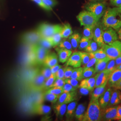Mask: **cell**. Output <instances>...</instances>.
<instances>
[{"label": "cell", "instance_id": "obj_24", "mask_svg": "<svg viewBox=\"0 0 121 121\" xmlns=\"http://www.w3.org/2000/svg\"><path fill=\"white\" fill-rule=\"evenodd\" d=\"M110 60V59L108 57H107L103 59L97 60L95 65L94 68L95 73H98L104 70L106 68V66L108 63V61Z\"/></svg>", "mask_w": 121, "mask_h": 121}, {"label": "cell", "instance_id": "obj_31", "mask_svg": "<svg viewBox=\"0 0 121 121\" xmlns=\"http://www.w3.org/2000/svg\"><path fill=\"white\" fill-rule=\"evenodd\" d=\"M95 26H84L83 36L90 39H93L94 28Z\"/></svg>", "mask_w": 121, "mask_h": 121}, {"label": "cell", "instance_id": "obj_36", "mask_svg": "<svg viewBox=\"0 0 121 121\" xmlns=\"http://www.w3.org/2000/svg\"><path fill=\"white\" fill-rule=\"evenodd\" d=\"M59 96L50 93L45 92L43 95V99L54 104L57 101Z\"/></svg>", "mask_w": 121, "mask_h": 121}, {"label": "cell", "instance_id": "obj_47", "mask_svg": "<svg viewBox=\"0 0 121 121\" xmlns=\"http://www.w3.org/2000/svg\"><path fill=\"white\" fill-rule=\"evenodd\" d=\"M73 68L71 66H65V72H64V78L65 79L70 78L73 71Z\"/></svg>", "mask_w": 121, "mask_h": 121}, {"label": "cell", "instance_id": "obj_19", "mask_svg": "<svg viewBox=\"0 0 121 121\" xmlns=\"http://www.w3.org/2000/svg\"><path fill=\"white\" fill-rule=\"evenodd\" d=\"M51 111V108L42 104H35L33 108V112L38 115H47L49 114Z\"/></svg>", "mask_w": 121, "mask_h": 121}, {"label": "cell", "instance_id": "obj_27", "mask_svg": "<svg viewBox=\"0 0 121 121\" xmlns=\"http://www.w3.org/2000/svg\"><path fill=\"white\" fill-rule=\"evenodd\" d=\"M78 102L76 101H73L69 103L67 105L65 116L67 118H70L73 116Z\"/></svg>", "mask_w": 121, "mask_h": 121}, {"label": "cell", "instance_id": "obj_40", "mask_svg": "<svg viewBox=\"0 0 121 121\" xmlns=\"http://www.w3.org/2000/svg\"><path fill=\"white\" fill-rule=\"evenodd\" d=\"M91 39H88L85 37L82 36L80 39L79 43L78 45V49L80 50L84 49L91 42Z\"/></svg>", "mask_w": 121, "mask_h": 121}, {"label": "cell", "instance_id": "obj_26", "mask_svg": "<svg viewBox=\"0 0 121 121\" xmlns=\"http://www.w3.org/2000/svg\"><path fill=\"white\" fill-rule=\"evenodd\" d=\"M67 108V104H57L54 106L53 109L56 117L62 118L65 115Z\"/></svg>", "mask_w": 121, "mask_h": 121}, {"label": "cell", "instance_id": "obj_13", "mask_svg": "<svg viewBox=\"0 0 121 121\" xmlns=\"http://www.w3.org/2000/svg\"><path fill=\"white\" fill-rule=\"evenodd\" d=\"M77 93L75 91L71 92H63L59 96L58 104H69L76 99Z\"/></svg>", "mask_w": 121, "mask_h": 121}, {"label": "cell", "instance_id": "obj_53", "mask_svg": "<svg viewBox=\"0 0 121 121\" xmlns=\"http://www.w3.org/2000/svg\"><path fill=\"white\" fill-rule=\"evenodd\" d=\"M61 67H62L61 65H59L58 64H57L56 65H54L52 67H50V68L52 73H55Z\"/></svg>", "mask_w": 121, "mask_h": 121}, {"label": "cell", "instance_id": "obj_6", "mask_svg": "<svg viewBox=\"0 0 121 121\" xmlns=\"http://www.w3.org/2000/svg\"><path fill=\"white\" fill-rule=\"evenodd\" d=\"M85 8L99 19L106 11V4L105 2L90 3L86 4Z\"/></svg>", "mask_w": 121, "mask_h": 121}, {"label": "cell", "instance_id": "obj_4", "mask_svg": "<svg viewBox=\"0 0 121 121\" xmlns=\"http://www.w3.org/2000/svg\"><path fill=\"white\" fill-rule=\"evenodd\" d=\"M110 60L115 59L121 55V41L116 40L110 44L104 43L101 47Z\"/></svg>", "mask_w": 121, "mask_h": 121}, {"label": "cell", "instance_id": "obj_17", "mask_svg": "<svg viewBox=\"0 0 121 121\" xmlns=\"http://www.w3.org/2000/svg\"><path fill=\"white\" fill-rule=\"evenodd\" d=\"M96 78V74L94 77L82 79L78 87H83L91 91H92L95 87Z\"/></svg>", "mask_w": 121, "mask_h": 121}, {"label": "cell", "instance_id": "obj_55", "mask_svg": "<svg viewBox=\"0 0 121 121\" xmlns=\"http://www.w3.org/2000/svg\"><path fill=\"white\" fill-rule=\"evenodd\" d=\"M79 91H80V93L83 95H87L89 94V92L91 91L85 88H83V87H80Z\"/></svg>", "mask_w": 121, "mask_h": 121}, {"label": "cell", "instance_id": "obj_56", "mask_svg": "<svg viewBox=\"0 0 121 121\" xmlns=\"http://www.w3.org/2000/svg\"><path fill=\"white\" fill-rule=\"evenodd\" d=\"M121 120V105H118L117 107V120Z\"/></svg>", "mask_w": 121, "mask_h": 121}, {"label": "cell", "instance_id": "obj_29", "mask_svg": "<svg viewBox=\"0 0 121 121\" xmlns=\"http://www.w3.org/2000/svg\"><path fill=\"white\" fill-rule=\"evenodd\" d=\"M73 49H76L78 47V45L81 36L79 33H75L72 34L68 38Z\"/></svg>", "mask_w": 121, "mask_h": 121}, {"label": "cell", "instance_id": "obj_5", "mask_svg": "<svg viewBox=\"0 0 121 121\" xmlns=\"http://www.w3.org/2000/svg\"><path fill=\"white\" fill-rule=\"evenodd\" d=\"M77 18L81 26H95L99 20L92 13L87 10L82 11L79 13Z\"/></svg>", "mask_w": 121, "mask_h": 121}, {"label": "cell", "instance_id": "obj_37", "mask_svg": "<svg viewBox=\"0 0 121 121\" xmlns=\"http://www.w3.org/2000/svg\"><path fill=\"white\" fill-rule=\"evenodd\" d=\"M99 46L98 43L94 40H91L90 43L88 45L86 48L84 49L85 51L87 52H95L99 49Z\"/></svg>", "mask_w": 121, "mask_h": 121}, {"label": "cell", "instance_id": "obj_45", "mask_svg": "<svg viewBox=\"0 0 121 121\" xmlns=\"http://www.w3.org/2000/svg\"><path fill=\"white\" fill-rule=\"evenodd\" d=\"M65 83H68L76 88H78L79 86L78 80L77 79L71 78H68L65 79Z\"/></svg>", "mask_w": 121, "mask_h": 121}, {"label": "cell", "instance_id": "obj_61", "mask_svg": "<svg viewBox=\"0 0 121 121\" xmlns=\"http://www.w3.org/2000/svg\"></svg>", "mask_w": 121, "mask_h": 121}, {"label": "cell", "instance_id": "obj_15", "mask_svg": "<svg viewBox=\"0 0 121 121\" xmlns=\"http://www.w3.org/2000/svg\"><path fill=\"white\" fill-rule=\"evenodd\" d=\"M112 92V89L110 87H108L99 97V102L101 108L104 109L107 107L110 99Z\"/></svg>", "mask_w": 121, "mask_h": 121}, {"label": "cell", "instance_id": "obj_35", "mask_svg": "<svg viewBox=\"0 0 121 121\" xmlns=\"http://www.w3.org/2000/svg\"><path fill=\"white\" fill-rule=\"evenodd\" d=\"M82 68V79L91 77L95 73V69L93 67L88 68Z\"/></svg>", "mask_w": 121, "mask_h": 121}, {"label": "cell", "instance_id": "obj_21", "mask_svg": "<svg viewBox=\"0 0 121 121\" xmlns=\"http://www.w3.org/2000/svg\"><path fill=\"white\" fill-rule=\"evenodd\" d=\"M121 102V93L119 90L115 89L112 91L109 102L107 107L113 106L120 104Z\"/></svg>", "mask_w": 121, "mask_h": 121}, {"label": "cell", "instance_id": "obj_33", "mask_svg": "<svg viewBox=\"0 0 121 121\" xmlns=\"http://www.w3.org/2000/svg\"><path fill=\"white\" fill-rule=\"evenodd\" d=\"M82 71H83L82 67H79L74 68L72 74L70 78L75 79L78 81L82 80Z\"/></svg>", "mask_w": 121, "mask_h": 121}, {"label": "cell", "instance_id": "obj_28", "mask_svg": "<svg viewBox=\"0 0 121 121\" xmlns=\"http://www.w3.org/2000/svg\"><path fill=\"white\" fill-rule=\"evenodd\" d=\"M60 34L62 38H68L73 34L72 27L69 23H66L62 26Z\"/></svg>", "mask_w": 121, "mask_h": 121}, {"label": "cell", "instance_id": "obj_30", "mask_svg": "<svg viewBox=\"0 0 121 121\" xmlns=\"http://www.w3.org/2000/svg\"><path fill=\"white\" fill-rule=\"evenodd\" d=\"M89 53L91 57H94L97 60L103 59L108 57L105 52L104 51V50L101 48L98 49L95 52H89Z\"/></svg>", "mask_w": 121, "mask_h": 121}, {"label": "cell", "instance_id": "obj_8", "mask_svg": "<svg viewBox=\"0 0 121 121\" xmlns=\"http://www.w3.org/2000/svg\"><path fill=\"white\" fill-rule=\"evenodd\" d=\"M41 36L37 30L27 32L23 34L21 36L22 42L27 45H33L38 43Z\"/></svg>", "mask_w": 121, "mask_h": 121}, {"label": "cell", "instance_id": "obj_41", "mask_svg": "<svg viewBox=\"0 0 121 121\" xmlns=\"http://www.w3.org/2000/svg\"><path fill=\"white\" fill-rule=\"evenodd\" d=\"M116 68H117V65L116 64L115 59H111L108 61L105 70L108 72V73L110 74L114 70L116 69Z\"/></svg>", "mask_w": 121, "mask_h": 121}, {"label": "cell", "instance_id": "obj_50", "mask_svg": "<svg viewBox=\"0 0 121 121\" xmlns=\"http://www.w3.org/2000/svg\"><path fill=\"white\" fill-rule=\"evenodd\" d=\"M32 0L34 1L35 3H36L37 4L39 5L41 7H42V8H43L45 10L49 11V10H51L52 9V8L49 7L48 6L44 4L42 0Z\"/></svg>", "mask_w": 121, "mask_h": 121}, {"label": "cell", "instance_id": "obj_51", "mask_svg": "<svg viewBox=\"0 0 121 121\" xmlns=\"http://www.w3.org/2000/svg\"><path fill=\"white\" fill-rule=\"evenodd\" d=\"M97 60L95 58L91 57V58L90 60L89 61V62L86 64V65L83 66V68H88V67H93L94 65H95Z\"/></svg>", "mask_w": 121, "mask_h": 121}, {"label": "cell", "instance_id": "obj_25", "mask_svg": "<svg viewBox=\"0 0 121 121\" xmlns=\"http://www.w3.org/2000/svg\"><path fill=\"white\" fill-rule=\"evenodd\" d=\"M85 109L86 105L84 104H79L76 107L74 115L78 121H82L83 120L85 113Z\"/></svg>", "mask_w": 121, "mask_h": 121}, {"label": "cell", "instance_id": "obj_22", "mask_svg": "<svg viewBox=\"0 0 121 121\" xmlns=\"http://www.w3.org/2000/svg\"><path fill=\"white\" fill-rule=\"evenodd\" d=\"M58 64V56L54 52L48 53L43 61V64L45 66L52 67Z\"/></svg>", "mask_w": 121, "mask_h": 121}, {"label": "cell", "instance_id": "obj_52", "mask_svg": "<svg viewBox=\"0 0 121 121\" xmlns=\"http://www.w3.org/2000/svg\"><path fill=\"white\" fill-rule=\"evenodd\" d=\"M42 0L44 4L50 8L53 7L56 4V1L55 0Z\"/></svg>", "mask_w": 121, "mask_h": 121}, {"label": "cell", "instance_id": "obj_32", "mask_svg": "<svg viewBox=\"0 0 121 121\" xmlns=\"http://www.w3.org/2000/svg\"><path fill=\"white\" fill-rule=\"evenodd\" d=\"M37 44L48 49H49L52 47H53V44L52 43L50 38L41 37V38L39 39Z\"/></svg>", "mask_w": 121, "mask_h": 121}, {"label": "cell", "instance_id": "obj_3", "mask_svg": "<svg viewBox=\"0 0 121 121\" xmlns=\"http://www.w3.org/2000/svg\"><path fill=\"white\" fill-rule=\"evenodd\" d=\"M62 26L59 24L52 25L47 23H42L39 25L36 30L42 37L49 38L57 32L61 30Z\"/></svg>", "mask_w": 121, "mask_h": 121}, {"label": "cell", "instance_id": "obj_42", "mask_svg": "<svg viewBox=\"0 0 121 121\" xmlns=\"http://www.w3.org/2000/svg\"><path fill=\"white\" fill-rule=\"evenodd\" d=\"M82 60V65L84 66L89 62L91 58L89 52H79Z\"/></svg>", "mask_w": 121, "mask_h": 121}, {"label": "cell", "instance_id": "obj_14", "mask_svg": "<svg viewBox=\"0 0 121 121\" xmlns=\"http://www.w3.org/2000/svg\"><path fill=\"white\" fill-rule=\"evenodd\" d=\"M82 65V60L79 52H74L71 54L69 59L67 60L65 66L73 67L77 68L80 67Z\"/></svg>", "mask_w": 121, "mask_h": 121}, {"label": "cell", "instance_id": "obj_60", "mask_svg": "<svg viewBox=\"0 0 121 121\" xmlns=\"http://www.w3.org/2000/svg\"><path fill=\"white\" fill-rule=\"evenodd\" d=\"M116 69H121V64L120 65H119L118 66H117V68Z\"/></svg>", "mask_w": 121, "mask_h": 121}, {"label": "cell", "instance_id": "obj_38", "mask_svg": "<svg viewBox=\"0 0 121 121\" xmlns=\"http://www.w3.org/2000/svg\"><path fill=\"white\" fill-rule=\"evenodd\" d=\"M49 38L53 44V47H55L56 46H58L62 39L60 34V31L55 33Z\"/></svg>", "mask_w": 121, "mask_h": 121}, {"label": "cell", "instance_id": "obj_39", "mask_svg": "<svg viewBox=\"0 0 121 121\" xmlns=\"http://www.w3.org/2000/svg\"><path fill=\"white\" fill-rule=\"evenodd\" d=\"M57 46L58 48H63L70 50H72L73 49L69 40L67 39V38H64L63 39H62Z\"/></svg>", "mask_w": 121, "mask_h": 121}, {"label": "cell", "instance_id": "obj_23", "mask_svg": "<svg viewBox=\"0 0 121 121\" xmlns=\"http://www.w3.org/2000/svg\"><path fill=\"white\" fill-rule=\"evenodd\" d=\"M110 74L105 69L96 74L95 80V87L103 84L104 82L108 80Z\"/></svg>", "mask_w": 121, "mask_h": 121}, {"label": "cell", "instance_id": "obj_59", "mask_svg": "<svg viewBox=\"0 0 121 121\" xmlns=\"http://www.w3.org/2000/svg\"><path fill=\"white\" fill-rule=\"evenodd\" d=\"M117 30V35L118 36V38L120 39L121 41V27Z\"/></svg>", "mask_w": 121, "mask_h": 121}, {"label": "cell", "instance_id": "obj_44", "mask_svg": "<svg viewBox=\"0 0 121 121\" xmlns=\"http://www.w3.org/2000/svg\"><path fill=\"white\" fill-rule=\"evenodd\" d=\"M40 73L43 75L45 80L49 78L52 73L50 68L49 67L45 66H44V67L41 70Z\"/></svg>", "mask_w": 121, "mask_h": 121}, {"label": "cell", "instance_id": "obj_16", "mask_svg": "<svg viewBox=\"0 0 121 121\" xmlns=\"http://www.w3.org/2000/svg\"><path fill=\"white\" fill-rule=\"evenodd\" d=\"M55 49L57 53L58 58L59 61L62 63L66 62L72 53V50L65 48L57 47Z\"/></svg>", "mask_w": 121, "mask_h": 121}, {"label": "cell", "instance_id": "obj_43", "mask_svg": "<svg viewBox=\"0 0 121 121\" xmlns=\"http://www.w3.org/2000/svg\"><path fill=\"white\" fill-rule=\"evenodd\" d=\"M63 89L62 87H52L47 90L45 92L50 93L56 95H60V94L63 92Z\"/></svg>", "mask_w": 121, "mask_h": 121}, {"label": "cell", "instance_id": "obj_58", "mask_svg": "<svg viewBox=\"0 0 121 121\" xmlns=\"http://www.w3.org/2000/svg\"><path fill=\"white\" fill-rule=\"evenodd\" d=\"M115 62H116V64L117 65V66H118L119 65L121 64V55H120L119 56H118L117 58H116L115 59Z\"/></svg>", "mask_w": 121, "mask_h": 121}, {"label": "cell", "instance_id": "obj_34", "mask_svg": "<svg viewBox=\"0 0 121 121\" xmlns=\"http://www.w3.org/2000/svg\"><path fill=\"white\" fill-rule=\"evenodd\" d=\"M56 76L55 73H52L51 76L45 80L43 85V90H47L52 87V85L56 79Z\"/></svg>", "mask_w": 121, "mask_h": 121}, {"label": "cell", "instance_id": "obj_48", "mask_svg": "<svg viewBox=\"0 0 121 121\" xmlns=\"http://www.w3.org/2000/svg\"><path fill=\"white\" fill-rule=\"evenodd\" d=\"M65 67H61L59 69H58L56 72L55 73L56 78H62L64 79V72H65Z\"/></svg>", "mask_w": 121, "mask_h": 121}, {"label": "cell", "instance_id": "obj_10", "mask_svg": "<svg viewBox=\"0 0 121 121\" xmlns=\"http://www.w3.org/2000/svg\"><path fill=\"white\" fill-rule=\"evenodd\" d=\"M103 38L104 43L110 44L117 40L118 36L116 30L112 28L108 27L103 31Z\"/></svg>", "mask_w": 121, "mask_h": 121}, {"label": "cell", "instance_id": "obj_12", "mask_svg": "<svg viewBox=\"0 0 121 121\" xmlns=\"http://www.w3.org/2000/svg\"><path fill=\"white\" fill-rule=\"evenodd\" d=\"M103 26L101 23L98 22L94 28L93 39V40L98 43L99 47H101L104 43L103 38Z\"/></svg>", "mask_w": 121, "mask_h": 121}, {"label": "cell", "instance_id": "obj_49", "mask_svg": "<svg viewBox=\"0 0 121 121\" xmlns=\"http://www.w3.org/2000/svg\"><path fill=\"white\" fill-rule=\"evenodd\" d=\"M63 89V92H71V91H74L76 90L77 88L71 86L68 83H65V85L62 87Z\"/></svg>", "mask_w": 121, "mask_h": 121}, {"label": "cell", "instance_id": "obj_7", "mask_svg": "<svg viewBox=\"0 0 121 121\" xmlns=\"http://www.w3.org/2000/svg\"><path fill=\"white\" fill-rule=\"evenodd\" d=\"M31 46L35 52L36 64H43L45 57L49 53V49L44 48L37 43L31 45Z\"/></svg>", "mask_w": 121, "mask_h": 121}, {"label": "cell", "instance_id": "obj_1", "mask_svg": "<svg viewBox=\"0 0 121 121\" xmlns=\"http://www.w3.org/2000/svg\"><path fill=\"white\" fill-rule=\"evenodd\" d=\"M102 23L105 28L118 30L121 27V7L109 8L104 13Z\"/></svg>", "mask_w": 121, "mask_h": 121}, {"label": "cell", "instance_id": "obj_2", "mask_svg": "<svg viewBox=\"0 0 121 121\" xmlns=\"http://www.w3.org/2000/svg\"><path fill=\"white\" fill-rule=\"evenodd\" d=\"M102 110L99 99H91L82 121L101 120Z\"/></svg>", "mask_w": 121, "mask_h": 121}, {"label": "cell", "instance_id": "obj_9", "mask_svg": "<svg viewBox=\"0 0 121 121\" xmlns=\"http://www.w3.org/2000/svg\"><path fill=\"white\" fill-rule=\"evenodd\" d=\"M45 79L40 72L36 73L30 80V86L34 91H39L43 90Z\"/></svg>", "mask_w": 121, "mask_h": 121}, {"label": "cell", "instance_id": "obj_57", "mask_svg": "<svg viewBox=\"0 0 121 121\" xmlns=\"http://www.w3.org/2000/svg\"><path fill=\"white\" fill-rule=\"evenodd\" d=\"M113 87H114L116 89H118L119 90H121V79Z\"/></svg>", "mask_w": 121, "mask_h": 121}, {"label": "cell", "instance_id": "obj_18", "mask_svg": "<svg viewBox=\"0 0 121 121\" xmlns=\"http://www.w3.org/2000/svg\"><path fill=\"white\" fill-rule=\"evenodd\" d=\"M121 79V69H116L110 74L108 84L110 87H113Z\"/></svg>", "mask_w": 121, "mask_h": 121}, {"label": "cell", "instance_id": "obj_11", "mask_svg": "<svg viewBox=\"0 0 121 121\" xmlns=\"http://www.w3.org/2000/svg\"><path fill=\"white\" fill-rule=\"evenodd\" d=\"M117 106H113L104 108V111H102L101 120L110 121L117 120Z\"/></svg>", "mask_w": 121, "mask_h": 121}, {"label": "cell", "instance_id": "obj_20", "mask_svg": "<svg viewBox=\"0 0 121 121\" xmlns=\"http://www.w3.org/2000/svg\"><path fill=\"white\" fill-rule=\"evenodd\" d=\"M108 81L104 83L103 84L95 87L91 92V99H99V97L103 94L106 89V86Z\"/></svg>", "mask_w": 121, "mask_h": 121}, {"label": "cell", "instance_id": "obj_54", "mask_svg": "<svg viewBox=\"0 0 121 121\" xmlns=\"http://www.w3.org/2000/svg\"><path fill=\"white\" fill-rule=\"evenodd\" d=\"M110 3L115 7H121V0H110Z\"/></svg>", "mask_w": 121, "mask_h": 121}, {"label": "cell", "instance_id": "obj_46", "mask_svg": "<svg viewBox=\"0 0 121 121\" xmlns=\"http://www.w3.org/2000/svg\"><path fill=\"white\" fill-rule=\"evenodd\" d=\"M65 83L64 79L62 78H56L53 82L52 87H62Z\"/></svg>", "mask_w": 121, "mask_h": 121}]
</instances>
